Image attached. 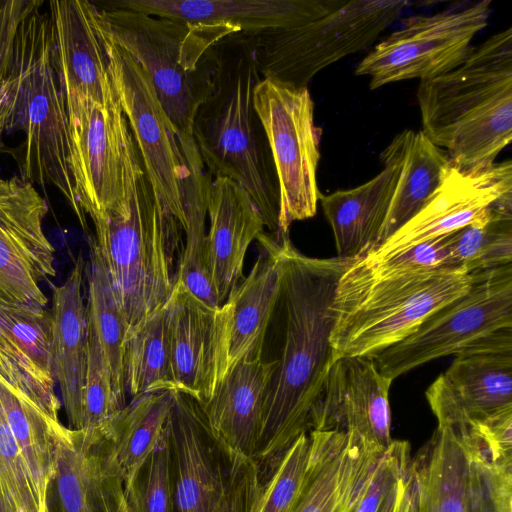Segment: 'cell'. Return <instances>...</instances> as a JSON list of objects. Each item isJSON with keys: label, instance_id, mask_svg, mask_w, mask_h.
<instances>
[{"label": "cell", "instance_id": "cell-1", "mask_svg": "<svg viewBox=\"0 0 512 512\" xmlns=\"http://www.w3.org/2000/svg\"><path fill=\"white\" fill-rule=\"evenodd\" d=\"M278 239L279 341L253 456L263 482L292 443L313 430L318 403L336 361L330 342L335 289L355 260L308 257L293 246L288 234H279Z\"/></svg>", "mask_w": 512, "mask_h": 512}, {"label": "cell", "instance_id": "cell-2", "mask_svg": "<svg viewBox=\"0 0 512 512\" xmlns=\"http://www.w3.org/2000/svg\"><path fill=\"white\" fill-rule=\"evenodd\" d=\"M91 220L93 240L108 270L128 338L168 302L184 248L182 227L152 189L132 135L126 150L124 197Z\"/></svg>", "mask_w": 512, "mask_h": 512}, {"label": "cell", "instance_id": "cell-3", "mask_svg": "<svg viewBox=\"0 0 512 512\" xmlns=\"http://www.w3.org/2000/svg\"><path fill=\"white\" fill-rule=\"evenodd\" d=\"M422 132L461 170L491 166L512 139V28L471 46L417 90Z\"/></svg>", "mask_w": 512, "mask_h": 512}, {"label": "cell", "instance_id": "cell-4", "mask_svg": "<svg viewBox=\"0 0 512 512\" xmlns=\"http://www.w3.org/2000/svg\"><path fill=\"white\" fill-rule=\"evenodd\" d=\"M40 5L30 1L1 70L9 90L0 109V135L7 129L22 131L20 178L56 187L86 230L72 174L69 121L55 67L51 20L39 11Z\"/></svg>", "mask_w": 512, "mask_h": 512}, {"label": "cell", "instance_id": "cell-5", "mask_svg": "<svg viewBox=\"0 0 512 512\" xmlns=\"http://www.w3.org/2000/svg\"><path fill=\"white\" fill-rule=\"evenodd\" d=\"M353 262L340 276L332 303L336 360L372 356L401 341L465 294L478 273L442 267L376 275Z\"/></svg>", "mask_w": 512, "mask_h": 512}, {"label": "cell", "instance_id": "cell-6", "mask_svg": "<svg viewBox=\"0 0 512 512\" xmlns=\"http://www.w3.org/2000/svg\"><path fill=\"white\" fill-rule=\"evenodd\" d=\"M99 11L106 35L141 67L177 134L192 136L197 112L216 85L220 58L214 47L235 33L113 4Z\"/></svg>", "mask_w": 512, "mask_h": 512}, {"label": "cell", "instance_id": "cell-7", "mask_svg": "<svg viewBox=\"0 0 512 512\" xmlns=\"http://www.w3.org/2000/svg\"><path fill=\"white\" fill-rule=\"evenodd\" d=\"M220 68L212 95L200 106L192 136L201 161L214 178L240 185L272 234L278 232L279 188L270 148L253 106L260 80L254 61Z\"/></svg>", "mask_w": 512, "mask_h": 512}, {"label": "cell", "instance_id": "cell-8", "mask_svg": "<svg viewBox=\"0 0 512 512\" xmlns=\"http://www.w3.org/2000/svg\"><path fill=\"white\" fill-rule=\"evenodd\" d=\"M172 512H254L263 489L256 461L210 428L200 404L172 391L168 417Z\"/></svg>", "mask_w": 512, "mask_h": 512}, {"label": "cell", "instance_id": "cell-9", "mask_svg": "<svg viewBox=\"0 0 512 512\" xmlns=\"http://www.w3.org/2000/svg\"><path fill=\"white\" fill-rule=\"evenodd\" d=\"M409 5L405 0H351L330 14L250 36L263 79L307 87L327 66L367 49Z\"/></svg>", "mask_w": 512, "mask_h": 512}, {"label": "cell", "instance_id": "cell-10", "mask_svg": "<svg viewBox=\"0 0 512 512\" xmlns=\"http://www.w3.org/2000/svg\"><path fill=\"white\" fill-rule=\"evenodd\" d=\"M413 512H512V461L472 432L438 426L409 465Z\"/></svg>", "mask_w": 512, "mask_h": 512}, {"label": "cell", "instance_id": "cell-11", "mask_svg": "<svg viewBox=\"0 0 512 512\" xmlns=\"http://www.w3.org/2000/svg\"><path fill=\"white\" fill-rule=\"evenodd\" d=\"M253 106L262 124L279 188L278 232L288 234L294 221L313 217L319 190L316 171L322 129L314 122V102L307 87L260 79Z\"/></svg>", "mask_w": 512, "mask_h": 512}, {"label": "cell", "instance_id": "cell-12", "mask_svg": "<svg viewBox=\"0 0 512 512\" xmlns=\"http://www.w3.org/2000/svg\"><path fill=\"white\" fill-rule=\"evenodd\" d=\"M508 327H512L511 264L478 272L465 294L437 310L401 341L368 357L393 381Z\"/></svg>", "mask_w": 512, "mask_h": 512}, {"label": "cell", "instance_id": "cell-13", "mask_svg": "<svg viewBox=\"0 0 512 512\" xmlns=\"http://www.w3.org/2000/svg\"><path fill=\"white\" fill-rule=\"evenodd\" d=\"M491 1L405 18L358 63L355 74L369 76L370 89L445 74L466 58L474 37L489 22Z\"/></svg>", "mask_w": 512, "mask_h": 512}, {"label": "cell", "instance_id": "cell-14", "mask_svg": "<svg viewBox=\"0 0 512 512\" xmlns=\"http://www.w3.org/2000/svg\"><path fill=\"white\" fill-rule=\"evenodd\" d=\"M106 37L113 84L146 176L154 192L183 227L186 167L178 134L141 67Z\"/></svg>", "mask_w": 512, "mask_h": 512}, {"label": "cell", "instance_id": "cell-15", "mask_svg": "<svg viewBox=\"0 0 512 512\" xmlns=\"http://www.w3.org/2000/svg\"><path fill=\"white\" fill-rule=\"evenodd\" d=\"M426 390L438 426L472 429L512 408V327L495 331L455 354Z\"/></svg>", "mask_w": 512, "mask_h": 512}, {"label": "cell", "instance_id": "cell-16", "mask_svg": "<svg viewBox=\"0 0 512 512\" xmlns=\"http://www.w3.org/2000/svg\"><path fill=\"white\" fill-rule=\"evenodd\" d=\"M71 165L78 203L90 218L112 208L125 194V159L131 131L119 99L65 101Z\"/></svg>", "mask_w": 512, "mask_h": 512}, {"label": "cell", "instance_id": "cell-17", "mask_svg": "<svg viewBox=\"0 0 512 512\" xmlns=\"http://www.w3.org/2000/svg\"><path fill=\"white\" fill-rule=\"evenodd\" d=\"M508 195H512L510 160L475 171L461 170L452 164L420 212L354 263L370 266L420 243L456 232L488 215L492 206Z\"/></svg>", "mask_w": 512, "mask_h": 512}, {"label": "cell", "instance_id": "cell-18", "mask_svg": "<svg viewBox=\"0 0 512 512\" xmlns=\"http://www.w3.org/2000/svg\"><path fill=\"white\" fill-rule=\"evenodd\" d=\"M48 212L33 184L0 178V297L46 307L40 283L56 274L54 248L43 230Z\"/></svg>", "mask_w": 512, "mask_h": 512}, {"label": "cell", "instance_id": "cell-19", "mask_svg": "<svg viewBox=\"0 0 512 512\" xmlns=\"http://www.w3.org/2000/svg\"><path fill=\"white\" fill-rule=\"evenodd\" d=\"M165 315L176 391L203 404L227 374L231 307H211L176 282Z\"/></svg>", "mask_w": 512, "mask_h": 512}, {"label": "cell", "instance_id": "cell-20", "mask_svg": "<svg viewBox=\"0 0 512 512\" xmlns=\"http://www.w3.org/2000/svg\"><path fill=\"white\" fill-rule=\"evenodd\" d=\"M48 5L55 67L65 101L88 98L104 105L118 101L99 8L85 0Z\"/></svg>", "mask_w": 512, "mask_h": 512}, {"label": "cell", "instance_id": "cell-21", "mask_svg": "<svg viewBox=\"0 0 512 512\" xmlns=\"http://www.w3.org/2000/svg\"><path fill=\"white\" fill-rule=\"evenodd\" d=\"M46 505L47 512H128L124 482L105 431L67 427Z\"/></svg>", "mask_w": 512, "mask_h": 512}, {"label": "cell", "instance_id": "cell-22", "mask_svg": "<svg viewBox=\"0 0 512 512\" xmlns=\"http://www.w3.org/2000/svg\"><path fill=\"white\" fill-rule=\"evenodd\" d=\"M391 383L377 370L371 357L337 359L324 385L313 430L353 432L368 446L385 451L393 441Z\"/></svg>", "mask_w": 512, "mask_h": 512}, {"label": "cell", "instance_id": "cell-23", "mask_svg": "<svg viewBox=\"0 0 512 512\" xmlns=\"http://www.w3.org/2000/svg\"><path fill=\"white\" fill-rule=\"evenodd\" d=\"M302 489L289 512H352L384 452L357 434L313 430Z\"/></svg>", "mask_w": 512, "mask_h": 512}, {"label": "cell", "instance_id": "cell-24", "mask_svg": "<svg viewBox=\"0 0 512 512\" xmlns=\"http://www.w3.org/2000/svg\"><path fill=\"white\" fill-rule=\"evenodd\" d=\"M346 0H121L113 5L189 25L225 27L253 36L299 26L332 13Z\"/></svg>", "mask_w": 512, "mask_h": 512}, {"label": "cell", "instance_id": "cell-25", "mask_svg": "<svg viewBox=\"0 0 512 512\" xmlns=\"http://www.w3.org/2000/svg\"><path fill=\"white\" fill-rule=\"evenodd\" d=\"M51 317L46 307L0 297V373L54 419L60 400L50 358Z\"/></svg>", "mask_w": 512, "mask_h": 512}, {"label": "cell", "instance_id": "cell-26", "mask_svg": "<svg viewBox=\"0 0 512 512\" xmlns=\"http://www.w3.org/2000/svg\"><path fill=\"white\" fill-rule=\"evenodd\" d=\"M405 142L403 130L382 151L383 169L366 183L327 195L319 193L337 257L356 259L377 245L400 175Z\"/></svg>", "mask_w": 512, "mask_h": 512}, {"label": "cell", "instance_id": "cell-27", "mask_svg": "<svg viewBox=\"0 0 512 512\" xmlns=\"http://www.w3.org/2000/svg\"><path fill=\"white\" fill-rule=\"evenodd\" d=\"M209 271L223 305L242 278L250 243L264 231L263 218L249 194L228 178H214L207 193Z\"/></svg>", "mask_w": 512, "mask_h": 512}, {"label": "cell", "instance_id": "cell-28", "mask_svg": "<svg viewBox=\"0 0 512 512\" xmlns=\"http://www.w3.org/2000/svg\"><path fill=\"white\" fill-rule=\"evenodd\" d=\"M85 263L81 255L66 280L52 289L50 358L68 428H82V395L87 360V308L83 300Z\"/></svg>", "mask_w": 512, "mask_h": 512}, {"label": "cell", "instance_id": "cell-29", "mask_svg": "<svg viewBox=\"0 0 512 512\" xmlns=\"http://www.w3.org/2000/svg\"><path fill=\"white\" fill-rule=\"evenodd\" d=\"M275 359H241L200 404L212 431L232 449L253 458L262 427L267 386Z\"/></svg>", "mask_w": 512, "mask_h": 512}, {"label": "cell", "instance_id": "cell-30", "mask_svg": "<svg viewBox=\"0 0 512 512\" xmlns=\"http://www.w3.org/2000/svg\"><path fill=\"white\" fill-rule=\"evenodd\" d=\"M257 240L261 252L244 281L226 300L231 307L227 373L243 358L262 356L268 326L280 295V249L275 234Z\"/></svg>", "mask_w": 512, "mask_h": 512}, {"label": "cell", "instance_id": "cell-31", "mask_svg": "<svg viewBox=\"0 0 512 512\" xmlns=\"http://www.w3.org/2000/svg\"><path fill=\"white\" fill-rule=\"evenodd\" d=\"M59 445L14 429L0 401V483L12 512H47V488Z\"/></svg>", "mask_w": 512, "mask_h": 512}, {"label": "cell", "instance_id": "cell-32", "mask_svg": "<svg viewBox=\"0 0 512 512\" xmlns=\"http://www.w3.org/2000/svg\"><path fill=\"white\" fill-rule=\"evenodd\" d=\"M186 173L183 210L186 242L177 268L176 282L211 307L222 306L216 295L207 258V193L212 181L205 169L193 136L177 135Z\"/></svg>", "mask_w": 512, "mask_h": 512}, {"label": "cell", "instance_id": "cell-33", "mask_svg": "<svg viewBox=\"0 0 512 512\" xmlns=\"http://www.w3.org/2000/svg\"><path fill=\"white\" fill-rule=\"evenodd\" d=\"M405 132L402 167L377 245L420 212L453 164L422 131Z\"/></svg>", "mask_w": 512, "mask_h": 512}, {"label": "cell", "instance_id": "cell-34", "mask_svg": "<svg viewBox=\"0 0 512 512\" xmlns=\"http://www.w3.org/2000/svg\"><path fill=\"white\" fill-rule=\"evenodd\" d=\"M171 403L172 391L136 396L111 421L106 436L124 486L132 482L162 438Z\"/></svg>", "mask_w": 512, "mask_h": 512}, {"label": "cell", "instance_id": "cell-35", "mask_svg": "<svg viewBox=\"0 0 512 512\" xmlns=\"http://www.w3.org/2000/svg\"><path fill=\"white\" fill-rule=\"evenodd\" d=\"M87 321L95 331L111 373L116 397L126 405L123 354L127 324L102 256L89 237Z\"/></svg>", "mask_w": 512, "mask_h": 512}, {"label": "cell", "instance_id": "cell-36", "mask_svg": "<svg viewBox=\"0 0 512 512\" xmlns=\"http://www.w3.org/2000/svg\"><path fill=\"white\" fill-rule=\"evenodd\" d=\"M123 376L126 393L133 397L176 391L165 306L127 338Z\"/></svg>", "mask_w": 512, "mask_h": 512}, {"label": "cell", "instance_id": "cell-37", "mask_svg": "<svg viewBox=\"0 0 512 512\" xmlns=\"http://www.w3.org/2000/svg\"><path fill=\"white\" fill-rule=\"evenodd\" d=\"M168 423V422H167ZM168 426L130 484L124 486L128 512H172L173 483Z\"/></svg>", "mask_w": 512, "mask_h": 512}, {"label": "cell", "instance_id": "cell-38", "mask_svg": "<svg viewBox=\"0 0 512 512\" xmlns=\"http://www.w3.org/2000/svg\"><path fill=\"white\" fill-rule=\"evenodd\" d=\"M123 407L114 392L110 369L101 345L87 321V360L81 429L107 430Z\"/></svg>", "mask_w": 512, "mask_h": 512}, {"label": "cell", "instance_id": "cell-39", "mask_svg": "<svg viewBox=\"0 0 512 512\" xmlns=\"http://www.w3.org/2000/svg\"><path fill=\"white\" fill-rule=\"evenodd\" d=\"M310 450L309 433L302 434L292 443L264 482L254 512H289L291 510L305 480Z\"/></svg>", "mask_w": 512, "mask_h": 512}, {"label": "cell", "instance_id": "cell-40", "mask_svg": "<svg viewBox=\"0 0 512 512\" xmlns=\"http://www.w3.org/2000/svg\"><path fill=\"white\" fill-rule=\"evenodd\" d=\"M410 460L409 443L393 440L380 455L367 487L352 512H380L390 491L408 470Z\"/></svg>", "mask_w": 512, "mask_h": 512}, {"label": "cell", "instance_id": "cell-41", "mask_svg": "<svg viewBox=\"0 0 512 512\" xmlns=\"http://www.w3.org/2000/svg\"><path fill=\"white\" fill-rule=\"evenodd\" d=\"M451 234L420 243L370 266L353 264L376 275L453 267L449 248Z\"/></svg>", "mask_w": 512, "mask_h": 512}, {"label": "cell", "instance_id": "cell-42", "mask_svg": "<svg viewBox=\"0 0 512 512\" xmlns=\"http://www.w3.org/2000/svg\"><path fill=\"white\" fill-rule=\"evenodd\" d=\"M493 217L494 213L491 208L488 215L450 235L451 266L463 267L470 273L481 272V260L488 238L489 225Z\"/></svg>", "mask_w": 512, "mask_h": 512}, {"label": "cell", "instance_id": "cell-43", "mask_svg": "<svg viewBox=\"0 0 512 512\" xmlns=\"http://www.w3.org/2000/svg\"><path fill=\"white\" fill-rule=\"evenodd\" d=\"M512 261V220L498 219L490 222L485 251L480 271L511 264Z\"/></svg>", "mask_w": 512, "mask_h": 512}, {"label": "cell", "instance_id": "cell-44", "mask_svg": "<svg viewBox=\"0 0 512 512\" xmlns=\"http://www.w3.org/2000/svg\"><path fill=\"white\" fill-rule=\"evenodd\" d=\"M410 465V464H409ZM380 512H413L411 479L408 470L398 479Z\"/></svg>", "mask_w": 512, "mask_h": 512}, {"label": "cell", "instance_id": "cell-45", "mask_svg": "<svg viewBox=\"0 0 512 512\" xmlns=\"http://www.w3.org/2000/svg\"><path fill=\"white\" fill-rule=\"evenodd\" d=\"M8 83L6 78L3 76V74L0 72V109L3 106L7 95H8Z\"/></svg>", "mask_w": 512, "mask_h": 512}, {"label": "cell", "instance_id": "cell-46", "mask_svg": "<svg viewBox=\"0 0 512 512\" xmlns=\"http://www.w3.org/2000/svg\"><path fill=\"white\" fill-rule=\"evenodd\" d=\"M0 512H12L1 483H0Z\"/></svg>", "mask_w": 512, "mask_h": 512}]
</instances>
